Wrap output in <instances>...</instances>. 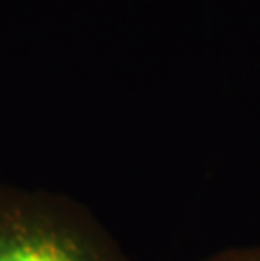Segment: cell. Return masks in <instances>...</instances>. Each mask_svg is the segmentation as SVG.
<instances>
[{
	"label": "cell",
	"instance_id": "cell-1",
	"mask_svg": "<svg viewBox=\"0 0 260 261\" xmlns=\"http://www.w3.org/2000/svg\"><path fill=\"white\" fill-rule=\"evenodd\" d=\"M0 261H129V256L78 199L0 184Z\"/></svg>",
	"mask_w": 260,
	"mask_h": 261
},
{
	"label": "cell",
	"instance_id": "cell-2",
	"mask_svg": "<svg viewBox=\"0 0 260 261\" xmlns=\"http://www.w3.org/2000/svg\"><path fill=\"white\" fill-rule=\"evenodd\" d=\"M201 261H260V244L225 248L217 253H211Z\"/></svg>",
	"mask_w": 260,
	"mask_h": 261
}]
</instances>
